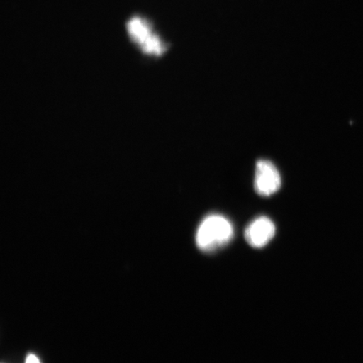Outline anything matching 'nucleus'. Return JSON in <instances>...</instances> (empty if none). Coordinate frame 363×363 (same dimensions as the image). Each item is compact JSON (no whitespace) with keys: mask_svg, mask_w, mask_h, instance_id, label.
<instances>
[{"mask_svg":"<svg viewBox=\"0 0 363 363\" xmlns=\"http://www.w3.org/2000/svg\"><path fill=\"white\" fill-rule=\"evenodd\" d=\"M233 235V226L227 218L220 215L208 216L199 227L197 246L203 252H216L228 244Z\"/></svg>","mask_w":363,"mask_h":363,"instance_id":"1","label":"nucleus"},{"mask_svg":"<svg viewBox=\"0 0 363 363\" xmlns=\"http://www.w3.org/2000/svg\"><path fill=\"white\" fill-rule=\"evenodd\" d=\"M127 31L131 40L148 55L161 56L167 45L160 36L153 33L151 25L142 17L134 16L127 22Z\"/></svg>","mask_w":363,"mask_h":363,"instance_id":"2","label":"nucleus"},{"mask_svg":"<svg viewBox=\"0 0 363 363\" xmlns=\"http://www.w3.org/2000/svg\"><path fill=\"white\" fill-rule=\"evenodd\" d=\"M26 363H40V361L38 360V358L35 356L30 355L28 357H27Z\"/></svg>","mask_w":363,"mask_h":363,"instance_id":"5","label":"nucleus"},{"mask_svg":"<svg viewBox=\"0 0 363 363\" xmlns=\"http://www.w3.org/2000/svg\"><path fill=\"white\" fill-rule=\"evenodd\" d=\"M276 227L269 218L261 216L253 220L245 231V238L254 248H262L267 246L274 238Z\"/></svg>","mask_w":363,"mask_h":363,"instance_id":"4","label":"nucleus"},{"mask_svg":"<svg viewBox=\"0 0 363 363\" xmlns=\"http://www.w3.org/2000/svg\"><path fill=\"white\" fill-rule=\"evenodd\" d=\"M282 180L276 167L269 161H258L256 167L255 190L261 196H271L278 192Z\"/></svg>","mask_w":363,"mask_h":363,"instance_id":"3","label":"nucleus"}]
</instances>
